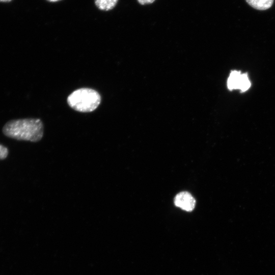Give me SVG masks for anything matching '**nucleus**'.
<instances>
[{"instance_id": "obj_1", "label": "nucleus", "mask_w": 275, "mask_h": 275, "mask_svg": "<svg viewBox=\"0 0 275 275\" xmlns=\"http://www.w3.org/2000/svg\"><path fill=\"white\" fill-rule=\"evenodd\" d=\"M2 131L5 136L13 139L37 142L42 138L43 125L39 119L12 120L4 125Z\"/></svg>"}, {"instance_id": "obj_2", "label": "nucleus", "mask_w": 275, "mask_h": 275, "mask_svg": "<svg viewBox=\"0 0 275 275\" xmlns=\"http://www.w3.org/2000/svg\"><path fill=\"white\" fill-rule=\"evenodd\" d=\"M68 105L76 111L81 113L92 112L101 102V96L96 90L82 88L71 93L67 97Z\"/></svg>"}, {"instance_id": "obj_3", "label": "nucleus", "mask_w": 275, "mask_h": 275, "mask_svg": "<svg viewBox=\"0 0 275 275\" xmlns=\"http://www.w3.org/2000/svg\"><path fill=\"white\" fill-rule=\"evenodd\" d=\"M174 204L178 207L186 211H192L196 205L195 198L187 191L178 194L175 197Z\"/></svg>"}, {"instance_id": "obj_4", "label": "nucleus", "mask_w": 275, "mask_h": 275, "mask_svg": "<svg viewBox=\"0 0 275 275\" xmlns=\"http://www.w3.org/2000/svg\"><path fill=\"white\" fill-rule=\"evenodd\" d=\"M249 5L253 8L259 10H265L270 8L273 0H245Z\"/></svg>"}, {"instance_id": "obj_5", "label": "nucleus", "mask_w": 275, "mask_h": 275, "mask_svg": "<svg viewBox=\"0 0 275 275\" xmlns=\"http://www.w3.org/2000/svg\"><path fill=\"white\" fill-rule=\"evenodd\" d=\"M241 75L239 71H233L231 72L227 81L228 87L230 90L239 89Z\"/></svg>"}, {"instance_id": "obj_6", "label": "nucleus", "mask_w": 275, "mask_h": 275, "mask_svg": "<svg viewBox=\"0 0 275 275\" xmlns=\"http://www.w3.org/2000/svg\"><path fill=\"white\" fill-rule=\"evenodd\" d=\"M118 0H95L96 6L100 10L108 11L113 9Z\"/></svg>"}, {"instance_id": "obj_7", "label": "nucleus", "mask_w": 275, "mask_h": 275, "mask_svg": "<svg viewBox=\"0 0 275 275\" xmlns=\"http://www.w3.org/2000/svg\"><path fill=\"white\" fill-rule=\"evenodd\" d=\"M251 84L250 80L246 74H242L241 75L239 89L242 91H245L250 87Z\"/></svg>"}, {"instance_id": "obj_8", "label": "nucleus", "mask_w": 275, "mask_h": 275, "mask_svg": "<svg viewBox=\"0 0 275 275\" xmlns=\"http://www.w3.org/2000/svg\"><path fill=\"white\" fill-rule=\"evenodd\" d=\"M9 154L7 147L0 144V160L6 158Z\"/></svg>"}, {"instance_id": "obj_9", "label": "nucleus", "mask_w": 275, "mask_h": 275, "mask_svg": "<svg viewBox=\"0 0 275 275\" xmlns=\"http://www.w3.org/2000/svg\"><path fill=\"white\" fill-rule=\"evenodd\" d=\"M155 1V0H138V2L142 5L152 4Z\"/></svg>"}, {"instance_id": "obj_10", "label": "nucleus", "mask_w": 275, "mask_h": 275, "mask_svg": "<svg viewBox=\"0 0 275 275\" xmlns=\"http://www.w3.org/2000/svg\"><path fill=\"white\" fill-rule=\"evenodd\" d=\"M12 0H0V2H3V3H6V2H10Z\"/></svg>"}, {"instance_id": "obj_11", "label": "nucleus", "mask_w": 275, "mask_h": 275, "mask_svg": "<svg viewBox=\"0 0 275 275\" xmlns=\"http://www.w3.org/2000/svg\"><path fill=\"white\" fill-rule=\"evenodd\" d=\"M47 1L50 2H57L61 0H47Z\"/></svg>"}]
</instances>
